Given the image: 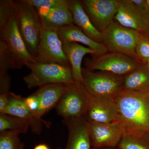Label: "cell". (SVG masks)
I'll return each instance as SVG.
<instances>
[{
	"label": "cell",
	"mask_w": 149,
	"mask_h": 149,
	"mask_svg": "<svg viewBox=\"0 0 149 149\" xmlns=\"http://www.w3.org/2000/svg\"><path fill=\"white\" fill-rule=\"evenodd\" d=\"M58 29L42 25L40 40L35 59L36 62L57 63L71 68L63 51Z\"/></svg>",
	"instance_id": "ba28073f"
},
{
	"label": "cell",
	"mask_w": 149,
	"mask_h": 149,
	"mask_svg": "<svg viewBox=\"0 0 149 149\" xmlns=\"http://www.w3.org/2000/svg\"><path fill=\"white\" fill-rule=\"evenodd\" d=\"M37 10L42 25L58 29L73 23L72 17L66 2L53 8H42Z\"/></svg>",
	"instance_id": "e0dca14e"
},
{
	"label": "cell",
	"mask_w": 149,
	"mask_h": 149,
	"mask_svg": "<svg viewBox=\"0 0 149 149\" xmlns=\"http://www.w3.org/2000/svg\"><path fill=\"white\" fill-rule=\"evenodd\" d=\"M149 131L125 125L118 149H149Z\"/></svg>",
	"instance_id": "44dd1931"
},
{
	"label": "cell",
	"mask_w": 149,
	"mask_h": 149,
	"mask_svg": "<svg viewBox=\"0 0 149 149\" xmlns=\"http://www.w3.org/2000/svg\"><path fill=\"white\" fill-rule=\"evenodd\" d=\"M24 102L28 109L38 116L37 113L40 108V102L36 95L33 93L27 97L24 98Z\"/></svg>",
	"instance_id": "83f0119b"
},
{
	"label": "cell",
	"mask_w": 149,
	"mask_h": 149,
	"mask_svg": "<svg viewBox=\"0 0 149 149\" xmlns=\"http://www.w3.org/2000/svg\"><path fill=\"white\" fill-rule=\"evenodd\" d=\"M114 20L127 28L141 32H146L149 21L133 4L131 0H119Z\"/></svg>",
	"instance_id": "5bb4252c"
},
{
	"label": "cell",
	"mask_w": 149,
	"mask_h": 149,
	"mask_svg": "<svg viewBox=\"0 0 149 149\" xmlns=\"http://www.w3.org/2000/svg\"><path fill=\"white\" fill-rule=\"evenodd\" d=\"M18 132L5 131L0 132V149H20L24 146L20 141Z\"/></svg>",
	"instance_id": "cb8c5ba5"
},
{
	"label": "cell",
	"mask_w": 149,
	"mask_h": 149,
	"mask_svg": "<svg viewBox=\"0 0 149 149\" xmlns=\"http://www.w3.org/2000/svg\"><path fill=\"white\" fill-rule=\"evenodd\" d=\"M120 121L125 125L149 131V95L122 91L114 97Z\"/></svg>",
	"instance_id": "7a4b0ae2"
},
{
	"label": "cell",
	"mask_w": 149,
	"mask_h": 149,
	"mask_svg": "<svg viewBox=\"0 0 149 149\" xmlns=\"http://www.w3.org/2000/svg\"><path fill=\"white\" fill-rule=\"evenodd\" d=\"M141 35V32L124 27L114 20L102 32V43L109 52L123 54L139 60L136 48Z\"/></svg>",
	"instance_id": "8992f818"
},
{
	"label": "cell",
	"mask_w": 149,
	"mask_h": 149,
	"mask_svg": "<svg viewBox=\"0 0 149 149\" xmlns=\"http://www.w3.org/2000/svg\"><path fill=\"white\" fill-rule=\"evenodd\" d=\"M147 63H148V66L149 68V58L148 59V60L147 61Z\"/></svg>",
	"instance_id": "1f68e13d"
},
{
	"label": "cell",
	"mask_w": 149,
	"mask_h": 149,
	"mask_svg": "<svg viewBox=\"0 0 149 149\" xmlns=\"http://www.w3.org/2000/svg\"><path fill=\"white\" fill-rule=\"evenodd\" d=\"M33 149H50V148L47 144L41 143L36 145Z\"/></svg>",
	"instance_id": "f1b7e54d"
},
{
	"label": "cell",
	"mask_w": 149,
	"mask_h": 149,
	"mask_svg": "<svg viewBox=\"0 0 149 149\" xmlns=\"http://www.w3.org/2000/svg\"><path fill=\"white\" fill-rule=\"evenodd\" d=\"M36 9L42 8H53L66 2V0H26Z\"/></svg>",
	"instance_id": "484cf974"
},
{
	"label": "cell",
	"mask_w": 149,
	"mask_h": 149,
	"mask_svg": "<svg viewBox=\"0 0 149 149\" xmlns=\"http://www.w3.org/2000/svg\"><path fill=\"white\" fill-rule=\"evenodd\" d=\"M57 32L63 43L73 42L82 44L93 50L95 53V56H99L109 52L103 44L89 37L74 23L60 27Z\"/></svg>",
	"instance_id": "9a60e30c"
},
{
	"label": "cell",
	"mask_w": 149,
	"mask_h": 149,
	"mask_svg": "<svg viewBox=\"0 0 149 149\" xmlns=\"http://www.w3.org/2000/svg\"><path fill=\"white\" fill-rule=\"evenodd\" d=\"M13 3L19 33L27 50L35 58L42 30L40 17L36 9L26 0L13 1Z\"/></svg>",
	"instance_id": "3957f363"
},
{
	"label": "cell",
	"mask_w": 149,
	"mask_h": 149,
	"mask_svg": "<svg viewBox=\"0 0 149 149\" xmlns=\"http://www.w3.org/2000/svg\"><path fill=\"white\" fill-rule=\"evenodd\" d=\"M87 127L92 148H117L125 125L120 121L109 123L87 121Z\"/></svg>",
	"instance_id": "30bf717a"
},
{
	"label": "cell",
	"mask_w": 149,
	"mask_h": 149,
	"mask_svg": "<svg viewBox=\"0 0 149 149\" xmlns=\"http://www.w3.org/2000/svg\"><path fill=\"white\" fill-rule=\"evenodd\" d=\"M146 31H148L149 33V23L148 24V29H147Z\"/></svg>",
	"instance_id": "d6a6232c"
},
{
	"label": "cell",
	"mask_w": 149,
	"mask_h": 149,
	"mask_svg": "<svg viewBox=\"0 0 149 149\" xmlns=\"http://www.w3.org/2000/svg\"></svg>",
	"instance_id": "e575fe53"
},
{
	"label": "cell",
	"mask_w": 149,
	"mask_h": 149,
	"mask_svg": "<svg viewBox=\"0 0 149 149\" xmlns=\"http://www.w3.org/2000/svg\"><path fill=\"white\" fill-rule=\"evenodd\" d=\"M122 91L149 93V68L141 65L124 77Z\"/></svg>",
	"instance_id": "7402d4cb"
},
{
	"label": "cell",
	"mask_w": 149,
	"mask_h": 149,
	"mask_svg": "<svg viewBox=\"0 0 149 149\" xmlns=\"http://www.w3.org/2000/svg\"><path fill=\"white\" fill-rule=\"evenodd\" d=\"M11 80L8 71H0V94H8L10 93Z\"/></svg>",
	"instance_id": "4316f807"
},
{
	"label": "cell",
	"mask_w": 149,
	"mask_h": 149,
	"mask_svg": "<svg viewBox=\"0 0 149 149\" xmlns=\"http://www.w3.org/2000/svg\"><path fill=\"white\" fill-rule=\"evenodd\" d=\"M90 100V94L83 83L74 82L65 85L56 111L63 120L85 118Z\"/></svg>",
	"instance_id": "5b68a950"
},
{
	"label": "cell",
	"mask_w": 149,
	"mask_h": 149,
	"mask_svg": "<svg viewBox=\"0 0 149 149\" xmlns=\"http://www.w3.org/2000/svg\"><path fill=\"white\" fill-rule=\"evenodd\" d=\"M0 52L5 56L10 69L36 62L19 33L12 0L0 1Z\"/></svg>",
	"instance_id": "6da1fadb"
},
{
	"label": "cell",
	"mask_w": 149,
	"mask_h": 149,
	"mask_svg": "<svg viewBox=\"0 0 149 149\" xmlns=\"http://www.w3.org/2000/svg\"><path fill=\"white\" fill-rule=\"evenodd\" d=\"M24 149V146H22V147L20 149Z\"/></svg>",
	"instance_id": "836d02e7"
},
{
	"label": "cell",
	"mask_w": 149,
	"mask_h": 149,
	"mask_svg": "<svg viewBox=\"0 0 149 149\" xmlns=\"http://www.w3.org/2000/svg\"><path fill=\"white\" fill-rule=\"evenodd\" d=\"M30 128L27 120L6 113H0V132L13 131L24 134Z\"/></svg>",
	"instance_id": "603a6c76"
},
{
	"label": "cell",
	"mask_w": 149,
	"mask_h": 149,
	"mask_svg": "<svg viewBox=\"0 0 149 149\" xmlns=\"http://www.w3.org/2000/svg\"><path fill=\"white\" fill-rule=\"evenodd\" d=\"M63 47L71 67L74 82L83 83L82 63L83 58L88 54L95 56V53L91 48L73 42L63 43Z\"/></svg>",
	"instance_id": "ac0fdd59"
},
{
	"label": "cell",
	"mask_w": 149,
	"mask_h": 149,
	"mask_svg": "<svg viewBox=\"0 0 149 149\" xmlns=\"http://www.w3.org/2000/svg\"><path fill=\"white\" fill-rule=\"evenodd\" d=\"M65 89V85L50 84L39 88L34 94L40 102L37 116L40 118L56 106Z\"/></svg>",
	"instance_id": "ffe728a7"
},
{
	"label": "cell",
	"mask_w": 149,
	"mask_h": 149,
	"mask_svg": "<svg viewBox=\"0 0 149 149\" xmlns=\"http://www.w3.org/2000/svg\"><path fill=\"white\" fill-rule=\"evenodd\" d=\"M9 103L5 109L1 113H6L20 118L27 120L30 123L32 132L37 135L41 134L43 124L49 127L50 123L40 118L28 109L24 102V98L10 92Z\"/></svg>",
	"instance_id": "4fadbf2b"
},
{
	"label": "cell",
	"mask_w": 149,
	"mask_h": 149,
	"mask_svg": "<svg viewBox=\"0 0 149 149\" xmlns=\"http://www.w3.org/2000/svg\"><path fill=\"white\" fill-rule=\"evenodd\" d=\"M141 65L140 61L123 54L108 52L86 61L87 69L105 71L124 77Z\"/></svg>",
	"instance_id": "9c48e42d"
},
{
	"label": "cell",
	"mask_w": 149,
	"mask_h": 149,
	"mask_svg": "<svg viewBox=\"0 0 149 149\" xmlns=\"http://www.w3.org/2000/svg\"><path fill=\"white\" fill-rule=\"evenodd\" d=\"M30 72L23 77L29 89L50 84L66 85L74 82L70 67L57 63L35 62L27 65Z\"/></svg>",
	"instance_id": "277c9868"
},
{
	"label": "cell",
	"mask_w": 149,
	"mask_h": 149,
	"mask_svg": "<svg viewBox=\"0 0 149 149\" xmlns=\"http://www.w3.org/2000/svg\"><path fill=\"white\" fill-rule=\"evenodd\" d=\"M68 129V137L64 148L56 149H91L87 121L85 118L63 120Z\"/></svg>",
	"instance_id": "2e32d148"
},
{
	"label": "cell",
	"mask_w": 149,
	"mask_h": 149,
	"mask_svg": "<svg viewBox=\"0 0 149 149\" xmlns=\"http://www.w3.org/2000/svg\"><path fill=\"white\" fill-rule=\"evenodd\" d=\"M80 1L93 25L101 33L114 20L120 3L119 0Z\"/></svg>",
	"instance_id": "8fae6325"
},
{
	"label": "cell",
	"mask_w": 149,
	"mask_h": 149,
	"mask_svg": "<svg viewBox=\"0 0 149 149\" xmlns=\"http://www.w3.org/2000/svg\"><path fill=\"white\" fill-rule=\"evenodd\" d=\"M91 149H118L117 148H92Z\"/></svg>",
	"instance_id": "f546056e"
},
{
	"label": "cell",
	"mask_w": 149,
	"mask_h": 149,
	"mask_svg": "<svg viewBox=\"0 0 149 149\" xmlns=\"http://www.w3.org/2000/svg\"><path fill=\"white\" fill-rule=\"evenodd\" d=\"M146 3H147V10H148V14H149V0H147Z\"/></svg>",
	"instance_id": "4dcf8cb0"
},
{
	"label": "cell",
	"mask_w": 149,
	"mask_h": 149,
	"mask_svg": "<svg viewBox=\"0 0 149 149\" xmlns=\"http://www.w3.org/2000/svg\"><path fill=\"white\" fill-rule=\"evenodd\" d=\"M85 119L88 122L99 123L120 121L114 98L90 95Z\"/></svg>",
	"instance_id": "7c38bea8"
},
{
	"label": "cell",
	"mask_w": 149,
	"mask_h": 149,
	"mask_svg": "<svg viewBox=\"0 0 149 149\" xmlns=\"http://www.w3.org/2000/svg\"><path fill=\"white\" fill-rule=\"evenodd\" d=\"M136 53L138 59L147 61L149 58V40L141 35L136 48Z\"/></svg>",
	"instance_id": "d4e9b609"
},
{
	"label": "cell",
	"mask_w": 149,
	"mask_h": 149,
	"mask_svg": "<svg viewBox=\"0 0 149 149\" xmlns=\"http://www.w3.org/2000/svg\"><path fill=\"white\" fill-rule=\"evenodd\" d=\"M67 3L72 17L73 23L80 27L89 37L102 43V33L93 25L81 1L67 0Z\"/></svg>",
	"instance_id": "d6986e66"
},
{
	"label": "cell",
	"mask_w": 149,
	"mask_h": 149,
	"mask_svg": "<svg viewBox=\"0 0 149 149\" xmlns=\"http://www.w3.org/2000/svg\"><path fill=\"white\" fill-rule=\"evenodd\" d=\"M83 84L90 95L114 98L123 88L124 77L111 72L82 68Z\"/></svg>",
	"instance_id": "52a82bcc"
}]
</instances>
